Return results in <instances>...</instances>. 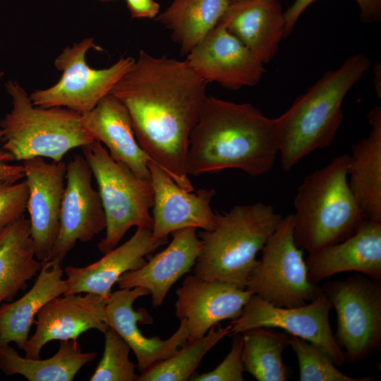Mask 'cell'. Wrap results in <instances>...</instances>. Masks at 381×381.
<instances>
[{
  "mask_svg": "<svg viewBox=\"0 0 381 381\" xmlns=\"http://www.w3.org/2000/svg\"><path fill=\"white\" fill-rule=\"evenodd\" d=\"M207 83L183 61L141 49L111 90L126 108L140 147L186 191L189 138L207 97Z\"/></svg>",
  "mask_w": 381,
  "mask_h": 381,
  "instance_id": "cell-1",
  "label": "cell"
},
{
  "mask_svg": "<svg viewBox=\"0 0 381 381\" xmlns=\"http://www.w3.org/2000/svg\"><path fill=\"white\" fill-rule=\"evenodd\" d=\"M279 155L276 118L250 103L206 97L190 132L188 175L236 169L251 176L269 172Z\"/></svg>",
  "mask_w": 381,
  "mask_h": 381,
  "instance_id": "cell-2",
  "label": "cell"
},
{
  "mask_svg": "<svg viewBox=\"0 0 381 381\" xmlns=\"http://www.w3.org/2000/svg\"><path fill=\"white\" fill-rule=\"evenodd\" d=\"M370 66L363 54L349 56L336 70L327 71L276 118L284 171L292 169L313 151L332 145L343 120L342 102Z\"/></svg>",
  "mask_w": 381,
  "mask_h": 381,
  "instance_id": "cell-3",
  "label": "cell"
},
{
  "mask_svg": "<svg viewBox=\"0 0 381 381\" xmlns=\"http://www.w3.org/2000/svg\"><path fill=\"white\" fill-rule=\"evenodd\" d=\"M349 155L308 175L294 200V237L308 254L352 236L367 219L348 181Z\"/></svg>",
  "mask_w": 381,
  "mask_h": 381,
  "instance_id": "cell-4",
  "label": "cell"
},
{
  "mask_svg": "<svg viewBox=\"0 0 381 381\" xmlns=\"http://www.w3.org/2000/svg\"><path fill=\"white\" fill-rule=\"evenodd\" d=\"M282 219L272 205L261 202L236 205L223 214H217L214 228L199 234L202 246L194 274L246 289L257 254Z\"/></svg>",
  "mask_w": 381,
  "mask_h": 381,
  "instance_id": "cell-5",
  "label": "cell"
},
{
  "mask_svg": "<svg viewBox=\"0 0 381 381\" xmlns=\"http://www.w3.org/2000/svg\"><path fill=\"white\" fill-rule=\"evenodd\" d=\"M5 88L12 100V109L0 121L6 162L34 157L57 162L70 150L95 140L83 128L81 114L65 107L35 106L15 80L6 81Z\"/></svg>",
  "mask_w": 381,
  "mask_h": 381,
  "instance_id": "cell-6",
  "label": "cell"
},
{
  "mask_svg": "<svg viewBox=\"0 0 381 381\" xmlns=\"http://www.w3.org/2000/svg\"><path fill=\"white\" fill-rule=\"evenodd\" d=\"M81 149L97 183L106 216V235L97 243L105 254L118 246L132 226L152 229V185L151 179L137 176L113 159L100 142L94 140Z\"/></svg>",
  "mask_w": 381,
  "mask_h": 381,
  "instance_id": "cell-7",
  "label": "cell"
},
{
  "mask_svg": "<svg viewBox=\"0 0 381 381\" xmlns=\"http://www.w3.org/2000/svg\"><path fill=\"white\" fill-rule=\"evenodd\" d=\"M293 214L282 217L262 249L246 289L270 303L283 308L307 304L322 292L308 278L303 250L294 237Z\"/></svg>",
  "mask_w": 381,
  "mask_h": 381,
  "instance_id": "cell-8",
  "label": "cell"
},
{
  "mask_svg": "<svg viewBox=\"0 0 381 381\" xmlns=\"http://www.w3.org/2000/svg\"><path fill=\"white\" fill-rule=\"evenodd\" d=\"M337 313L335 340L344 348L345 361L362 362L381 347V281L361 274L322 287Z\"/></svg>",
  "mask_w": 381,
  "mask_h": 381,
  "instance_id": "cell-9",
  "label": "cell"
},
{
  "mask_svg": "<svg viewBox=\"0 0 381 381\" xmlns=\"http://www.w3.org/2000/svg\"><path fill=\"white\" fill-rule=\"evenodd\" d=\"M92 48L103 50L92 37L64 48L54 61L56 68L62 73L61 78L49 87L32 92L30 98L33 104L43 108L65 107L83 114L108 95L135 59L121 56L108 68L95 69L85 59Z\"/></svg>",
  "mask_w": 381,
  "mask_h": 381,
  "instance_id": "cell-10",
  "label": "cell"
},
{
  "mask_svg": "<svg viewBox=\"0 0 381 381\" xmlns=\"http://www.w3.org/2000/svg\"><path fill=\"white\" fill-rule=\"evenodd\" d=\"M330 301L323 291L310 303L294 308L275 306L253 294L241 315L231 323L230 334L256 327L280 328L310 342L326 352L337 366L344 365L345 356L332 331L329 315Z\"/></svg>",
  "mask_w": 381,
  "mask_h": 381,
  "instance_id": "cell-11",
  "label": "cell"
},
{
  "mask_svg": "<svg viewBox=\"0 0 381 381\" xmlns=\"http://www.w3.org/2000/svg\"><path fill=\"white\" fill-rule=\"evenodd\" d=\"M92 172L83 155L66 163V182L61 209L60 230L51 260L62 262L78 242H88L106 229V216Z\"/></svg>",
  "mask_w": 381,
  "mask_h": 381,
  "instance_id": "cell-12",
  "label": "cell"
},
{
  "mask_svg": "<svg viewBox=\"0 0 381 381\" xmlns=\"http://www.w3.org/2000/svg\"><path fill=\"white\" fill-rule=\"evenodd\" d=\"M28 186L27 210L36 258L51 259L60 230L61 209L66 179V162H47L43 157L23 161Z\"/></svg>",
  "mask_w": 381,
  "mask_h": 381,
  "instance_id": "cell-13",
  "label": "cell"
},
{
  "mask_svg": "<svg viewBox=\"0 0 381 381\" xmlns=\"http://www.w3.org/2000/svg\"><path fill=\"white\" fill-rule=\"evenodd\" d=\"M186 55L185 61L207 83L231 90L256 85L266 71L264 64L221 23Z\"/></svg>",
  "mask_w": 381,
  "mask_h": 381,
  "instance_id": "cell-14",
  "label": "cell"
},
{
  "mask_svg": "<svg viewBox=\"0 0 381 381\" xmlns=\"http://www.w3.org/2000/svg\"><path fill=\"white\" fill-rule=\"evenodd\" d=\"M107 298L86 293L56 296L37 313L36 329L24 346L25 357L40 358L42 348L53 340H77L83 333L96 329L104 333Z\"/></svg>",
  "mask_w": 381,
  "mask_h": 381,
  "instance_id": "cell-15",
  "label": "cell"
},
{
  "mask_svg": "<svg viewBox=\"0 0 381 381\" xmlns=\"http://www.w3.org/2000/svg\"><path fill=\"white\" fill-rule=\"evenodd\" d=\"M176 294L175 313L180 320L186 322L188 340L203 337L224 320L237 319L254 294L247 289L195 274L187 276Z\"/></svg>",
  "mask_w": 381,
  "mask_h": 381,
  "instance_id": "cell-16",
  "label": "cell"
},
{
  "mask_svg": "<svg viewBox=\"0 0 381 381\" xmlns=\"http://www.w3.org/2000/svg\"><path fill=\"white\" fill-rule=\"evenodd\" d=\"M150 295L143 287L120 289L111 294L104 311V322L114 329L134 352L140 373L177 351L187 341L188 329L185 320H181L177 330L168 339L158 337L147 338L140 332L138 322L150 324L152 319L143 308L135 310L134 301Z\"/></svg>",
  "mask_w": 381,
  "mask_h": 381,
  "instance_id": "cell-17",
  "label": "cell"
},
{
  "mask_svg": "<svg viewBox=\"0 0 381 381\" xmlns=\"http://www.w3.org/2000/svg\"><path fill=\"white\" fill-rule=\"evenodd\" d=\"M154 192L153 224L155 238L169 237L173 232L188 227L211 230L216 214L210 203L216 190L199 189L186 191L181 188L158 164L147 162Z\"/></svg>",
  "mask_w": 381,
  "mask_h": 381,
  "instance_id": "cell-18",
  "label": "cell"
},
{
  "mask_svg": "<svg viewBox=\"0 0 381 381\" xmlns=\"http://www.w3.org/2000/svg\"><path fill=\"white\" fill-rule=\"evenodd\" d=\"M168 238H155L152 231L137 228L132 237L85 267L69 265L64 269L67 291L64 295L92 293L109 298L113 285L125 272L140 268L145 257L168 242Z\"/></svg>",
  "mask_w": 381,
  "mask_h": 381,
  "instance_id": "cell-19",
  "label": "cell"
},
{
  "mask_svg": "<svg viewBox=\"0 0 381 381\" xmlns=\"http://www.w3.org/2000/svg\"><path fill=\"white\" fill-rule=\"evenodd\" d=\"M306 262L315 284L349 271L381 281V222L367 219L352 236L310 253Z\"/></svg>",
  "mask_w": 381,
  "mask_h": 381,
  "instance_id": "cell-20",
  "label": "cell"
},
{
  "mask_svg": "<svg viewBox=\"0 0 381 381\" xmlns=\"http://www.w3.org/2000/svg\"><path fill=\"white\" fill-rule=\"evenodd\" d=\"M169 246L140 268L123 273L118 279L120 289L140 286L152 296L154 307L161 306L172 286L194 267L202 242L196 229L188 227L172 233Z\"/></svg>",
  "mask_w": 381,
  "mask_h": 381,
  "instance_id": "cell-21",
  "label": "cell"
},
{
  "mask_svg": "<svg viewBox=\"0 0 381 381\" xmlns=\"http://www.w3.org/2000/svg\"><path fill=\"white\" fill-rule=\"evenodd\" d=\"M218 23L238 38L262 64L272 60L285 37L280 0H240L230 3Z\"/></svg>",
  "mask_w": 381,
  "mask_h": 381,
  "instance_id": "cell-22",
  "label": "cell"
},
{
  "mask_svg": "<svg viewBox=\"0 0 381 381\" xmlns=\"http://www.w3.org/2000/svg\"><path fill=\"white\" fill-rule=\"evenodd\" d=\"M85 131L104 144L110 157L126 165L137 176L150 179L149 155L139 145L124 105L109 94L82 114Z\"/></svg>",
  "mask_w": 381,
  "mask_h": 381,
  "instance_id": "cell-23",
  "label": "cell"
},
{
  "mask_svg": "<svg viewBox=\"0 0 381 381\" xmlns=\"http://www.w3.org/2000/svg\"><path fill=\"white\" fill-rule=\"evenodd\" d=\"M61 262L42 264L32 287L18 300L0 305V346L15 342L23 350L39 310L49 301L67 291Z\"/></svg>",
  "mask_w": 381,
  "mask_h": 381,
  "instance_id": "cell-24",
  "label": "cell"
},
{
  "mask_svg": "<svg viewBox=\"0 0 381 381\" xmlns=\"http://www.w3.org/2000/svg\"><path fill=\"white\" fill-rule=\"evenodd\" d=\"M368 135L352 145L348 181L367 219L381 222V107L367 114Z\"/></svg>",
  "mask_w": 381,
  "mask_h": 381,
  "instance_id": "cell-25",
  "label": "cell"
},
{
  "mask_svg": "<svg viewBox=\"0 0 381 381\" xmlns=\"http://www.w3.org/2000/svg\"><path fill=\"white\" fill-rule=\"evenodd\" d=\"M36 259L30 220L25 214L0 229V305L11 301L40 270Z\"/></svg>",
  "mask_w": 381,
  "mask_h": 381,
  "instance_id": "cell-26",
  "label": "cell"
},
{
  "mask_svg": "<svg viewBox=\"0 0 381 381\" xmlns=\"http://www.w3.org/2000/svg\"><path fill=\"white\" fill-rule=\"evenodd\" d=\"M95 352H83L77 340L61 341L58 351L40 360L23 357L9 344L0 346V370L7 376L21 375L30 381H71Z\"/></svg>",
  "mask_w": 381,
  "mask_h": 381,
  "instance_id": "cell-27",
  "label": "cell"
},
{
  "mask_svg": "<svg viewBox=\"0 0 381 381\" xmlns=\"http://www.w3.org/2000/svg\"><path fill=\"white\" fill-rule=\"evenodd\" d=\"M229 4V0H173L156 20L187 54L218 24Z\"/></svg>",
  "mask_w": 381,
  "mask_h": 381,
  "instance_id": "cell-28",
  "label": "cell"
},
{
  "mask_svg": "<svg viewBox=\"0 0 381 381\" xmlns=\"http://www.w3.org/2000/svg\"><path fill=\"white\" fill-rule=\"evenodd\" d=\"M242 334V362L245 371L258 381H285L291 373L283 363L282 353L291 334L267 327L248 329Z\"/></svg>",
  "mask_w": 381,
  "mask_h": 381,
  "instance_id": "cell-29",
  "label": "cell"
},
{
  "mask_svg": "<svg viewBox=\"0 0 381 381\" xmlns=\"http://www.w3.org/2000/svg\"><path fill=\"white\" fill-rule=\"evenodd\" d=\"M231 333V324L212 327L203 337L188 340L169 358L138 375L137 381H186L190 380L205 355Z\"/></svg>",
  "mask_w": 381,
  "mask_h": 381,
  "instance_id": "cell-30",
  "label": "cell"
},
{
  "mask_svg": "<svg viewBox=\"0 0 381 381\" xmlns=\"http://www.w3.org/2000/svg\"><path fill=\"white\" fill-rule=\"evenodd\" d=\"M289 346L298 359L300 381H373L375 378H356L344 374L326 352L298 337L291 336Z\"/></svg>",
  "mask_w": 381,
  "mask_h": 381,
  "instance_id": "cell-31",
  "label": "cell"
},
{
  "mask_svg": "<svg viewBox=\"0 0 381 381\" xmlns=\"http://www.w3.org/2000/svg\"><path fill=\"white\" fill-rule=\"evenodd\" d=\"M104 349L102 359L90 381H137L136 365L129 359L131 348L112 328L104 332Z\"/></svg>",
  "mask_w": 381,
  "mask_h": 381,
  "instance_id": "cell-32",
  "label": "cell"
},
{
  "mask_svg": "<svg viewBox=\"0 0 381 381\" xmlns=\"http://www.w3.org/2000/svg\"><path fill=\"white\" fill-rule=\"evenodd\" d=\"M28 186L20 182H0V229L15 221L27 210Z\"/></svg>",
  "mask_w": 381,
  "mask_h": 381,
  "instance_id": "cell-33",
  "label": "cell"
},
{
  "mask_svg": "<svg viewBox=\"0 0 381 381\" xmlns=\"http://www.w3.org/2000/svg\"><path fill=\"white\" fill-rule=\"evenodd\" d=\"M231 351L223 361L213 370L200 375L193 374L192 381H243V364L241 353L243 337L240 333L233 334Z\"/></svg>",
  "mask_w": 381,
  "mask_h": 381,
  "instance_id": "cell-34",
  "label": "cell"
},
{
  "mask_svg": "<svg viewBox=\"0 0 381 381\" xmlns=\"http://www.w3.org/2000/svg\"><path fill=\"white\" fill-rule=\"evenodd\" d=\"M315 0H295L284 12L285 37H288L302 13ZM360 8L361 20L365 23L378 22L381 19V0H355Z\"/></svg>",
  "mask_w": 381,
  "mask_h": 381,
  "instance_id": "cell-35",
  "label": "cell"
},
{
  "mask_svg": "<svg viewBox=\"0 0 381 381\" xmlns=\"http://www.w3.org/2000/svg\"><path fill=\"white\" fill-rule=\"evenodd\" d=\"M132 18H156L159 13V4L155 0H126Z\"/></svg>",
  "mask_w": 381,
  "mask_h": 381,
  "instance_id": "cell-36",
  "label": "cell"
},
{
  "mask_svg": "<svg viewBox=\"0 0 381 381\" xmlns=\"http://www.w3.org/2000/svg\"><path fill=\"white\" fill-rule=\"evenodd\" d=\"M4 72H0V81ZM3 132L0 128V143ZM24 177L23 165H13L8 164L4 157L2 150L0 149V182L16 183Z\"/></svg>",
  "mask_w": 381,
  "mask_h": 381,
  "instance_id": "cell-37",
  "label": "cell"
},
{
  "mask_svg": "<svg viewBox=\"0 0 381 381\" xmlns=\"http://www.w3.org/2000/svg\"><path fill=\"white\" fill-rule=\"evenodd\" d=\"M380 71H381L380 64H377L374 68V75H375L374 85L375 87L376 94L377 97H379V98L381 97Z\"/></svg>",
  "mask_w": 381,
  "mask_h": 381,
  "instance_id": "cell-38",
  "label": "cell"
},
{
  "mask_svg": "<svg viewBox=\"0 0 381 381\" xmlns=\"http://www.w3.org/2000/svg\"><path fill=\"white\" fill-rule=\"evenodd\" d=\"M230 1V3H232V2H235V1H240V0H229Z\"/></svg>",
  "mask_w": 381,
  "mask_h": 381,
  "instance_id": "cell-39",
  "label": "cell"
},
{
  "mask_svg": "<svg viewBox=\"0 0 381 381\" xmlns=\"http://www.w3.org/2000/svg\"><path fill=\"white\" fill-rule=\"evenodd\" d=\"M102 1H113V0H102Z\"/></svg>",
  "mask_w": 381,
  "mask_h": 381,
  "instance_id": "cell-40",
  "label": "cell"
}]
</instances>
